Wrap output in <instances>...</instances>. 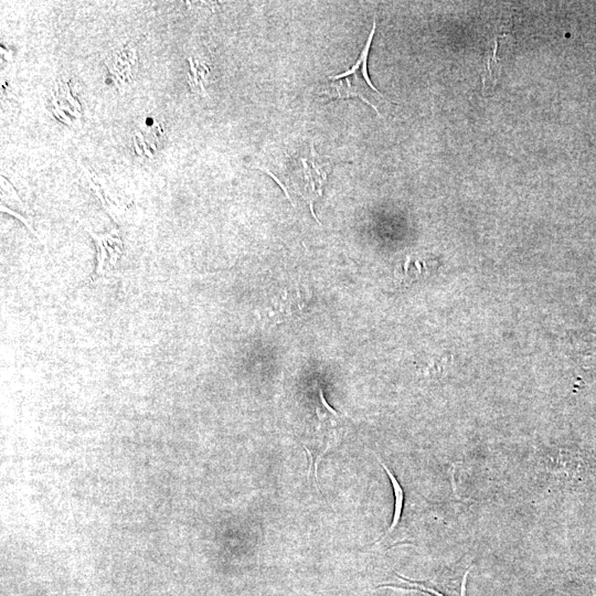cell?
<instances>
[{
    "label": "cell",
    "instance_id": "8",
    "mask_svg": "<svg viewBox=\"0 0 596 596\" xmlns=\"http://www.w3.org/2000/svg\"><path fill=\"white\" fill-rule=\"evenodd\" d=\"M498 40L493 39L491 46L487 53L486 74L482 76V94H490L496 86V83L501 74V64L497 57Z\"/></svg>",
    "mask_w": 596,
    "mask_h": 596
},
{
    "label": "cell",
    "instance_id": "7",
    "mask_svg": "<svg viewBox=\"0 0 596 596\" xmlns=\"http://www.w3.org/2000/svg\"><path fill=\"white\" fill-rule=\"evenodd\" d=\"M376 458L390 478V481L393 488L395 502H394V512H393L391 525L377 540L373 542V544L380 543L383 539H385L389 534H391L396 529V526L400 523L402 512H403V507H404V490L401 483L398 482L394 473L390 470V468L379 457Z\"/></svg>",
    "mask_w": 596,
    "mask_h": 596
},
{
    "label": "cell",
    "instance_id": "6",
    "mask_svg": "<svg viewBox=\"0 0 596 596\" xmlns=\"http://www.w3.org/2000/svg\"><path fill=\"white\" fill-rule=\"evenodd\" d=\"M89 234L97 246V273L104 275L106 264L110 267L119 258L123 246L121 241L116 234L111 233L97 235L89 231Z\"/></svg>",
    "mask_w": 596,
    "mask_h": 596
},
{
    "label": "cell",
    "instance_id": "9",
    "mask_svg": "<svg viewBox=\"0 0 596 596\" xmlns=\"http://www.w3.org/2000/svg\"><path fill=\"white\" fill-rule=\"evenodd\" d=\"M190 63V85L193 89L204 92V83L206 82V74H209V68L206 65L200 61L193 58H188Z\"/></svg>",
    "mask_w": 596,
    "mask_h": 596
},
{
    "label": "cell",
    "instance_id": "2",
    "mask_svg": "<svg viewBox=\"0 0 596 596\" xmlns=\"http://www.w3.org/2000/svg\"><path fill=\"white\" fill-rule=\"evenodd\" d=\"M330 170L331 162L320 157L312 143L307 151H302L289 160L287 185L289 183L308 202L315 217L313 201L322 194Z\"/></svg>",
    "mask_w": 596,
    "mask_h": 596
},
{
    "label": "cell",
    "instance_id": "3",
    "mask_svg": "<svg viewBox=\"0 0 596 596\" xmlns=\"http://www.w3.org/2000/svg\"><path fill=\"white\" fill-rule=\"evenodd\" d=\"M471 567V558L465 555L453 566L444 568L434 578L415 581L396 574L400 579L398 584H383L377 587L416 590L433 596H464L466 577Z\"/></svg>",
    "mask_w": 596,
    "mask_h": 596
},
{
    "label": "cell",
    "instance_id": "1",
    "mask_svg": "<svg viewBox=\"0 0 596 596\" xmlns=\"http://www.w3.org/2000/svg\"><path fill=\"white\" fill-rule=\"evenodd\" d=\"M375 28L376 20L374 19L371 32L356 62L344 73L330 76L329 82L322 86L318 94L328 96L330 99L358 97L380 115L376 103L380 99L383 102H387V99L372 84L368 73V58Z\"/></svg>",
    "mask_w": 596,
    "mask_h": 596
},
{
    "label": "cell",
    "instance_id": "4",
    "mask_svg": "<svg viewBox=\"0 0 596 596\" xmlns=\"http://www.w3.org/2000/svg\"><path fill=\"white\" fill-rule=\"evenodd\" d=\"M310 294L300 283H288L275 290L266 306V317L279 323L302 316L308 308Z\"/></svg>",
    "mask_w": 596,
    "mask_h": 596
},
{
    "label": "cell",
    "instance_id": "5",
    "mask_svg": "<svg viewBox=\"0 0 596 596\" xmlns=\"http://www.w3.org/2000/svg\"><path fill=\"white\" fill-rule=\"evenodd\" d=\"M105 63L116 86L118 88L126 86L137 63L136 49L130 44L121 45L109 54Z\"/></svg>",
    "mask_w": 596,
    "mask_h": 596
}]
</instances>
